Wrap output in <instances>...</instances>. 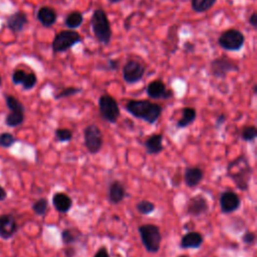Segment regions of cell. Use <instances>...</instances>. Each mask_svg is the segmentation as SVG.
<instances>
[{
    "mask_svg": "<svg viewBox=\"0 0 257 257\" xmlns=\"http://www.w3.org/2000/svg\"><path fill=\"white\" fill-rule=\"evenodd\" d=\"M125 109L133 117L142 119L149 125L156 124L163 112V108L159 104L147 99H130Z\"/></svg>",
    "mask_w": 257,
    "mask_h": 257,
    "instance_id": "cell-1",
    "label": "cell"
},
{
    "mask_svg": "<svg viewBox=\"0 0 257 257\" xmlns=\"http://www.w3.org/2000/svg\"><path fill=\"white\" fill-rule=\"evenodd\" d=\"M253 170L245 155L238 156L227 166V176L241 191H247Z\"/></svg>",
    "mask_w": 257,
    "mask_h": 257,
    "instance_id": "cell-2",
    "label": "cell"
},
{
    "mask_svg": "<svg viewBox=\"0 0 257 257\" xmlns=\"http://www.w3.org/2000/svg\"><path fill=\"white\" fill-rule=\"evenodd\" d=\"M91 25L96 40L101 44L108 45L111 42L113 32L108 14L104 9L98 8L94 11L91 19Z\"/></svg>",
    "mask_w": 257,
    "mask_h": 257,
    "instance_id": "cell-3",
    "label": "cell"
},
{
    "mask_svg": "<svg viewBox=\"0 0 257 257\" xmlns=\"http://www.w3.org/2000/svg\"><path fill=\"white\" fill-rule=\"evenodd\" d=\"M141 241L150 253H157L161 248L162 234L160 228L154 224H144L138 228Z\"/></svg>",
    "mask_w": 257,
    "mask_h": 257,
    "instance_id": "cell-4",
    "label": "cell"
},
{
    "mask_svg": "<svg viewBox=\"0 0 257 257\" xmlns=\"http://www.w3.org/2000/svg\"><path fill=\"white\" fill-rule=\"evenodd\" d=\"M82 42L80 34L75 29H66L59 31L53 40V50L55 54L65 53L78 43Z\"/></svg>",
    "mask_w": 257,
    "mask_h": 257,
    "instance_id": "cell-5",
    "label": "cell"
},
{
    "mask_svg": "<svg viewBox=\"0 0 257 257\" xmlns=\"http://www.w3.org/2000/svg\"><path fill=\"white\" fill-rule=\"evenodd\" d=\"M99 110L101 119L110 124H116L121 116L118 101L112 96L105 94L99 99Z\"/></svg>",
    "mask_w": 257,
    "mask_h": 257,
    "instance_id": "cell-6",
    "label": "cell"
},
{
    "mask_svg": "<svg viewBox=\"0 0 257 257\" xmlns=\"http://www.w3.org/2000/svg\"><path fill=\"white\" fill-rule=\"evenodd\" d=\"M245 43V37L242 31L238 29H227L220 34L218 44L221 48L228 51L241 50Z\"/></svg>",
    "mask_w": 257,
    "mask_h": 257,
    "instance_id": "cell-7",
    "label": "cell"
},
{
    "mask_svg": "<svg viewBox=\"0 0 257 257\" xmlns=\"http://www.w3.org/2000/svg\"><path fill=\"white\" fill-rule=\"evenodd\" d=\"M239 71H240V67L238 63L227 56H221L210 62L211 75L216 79H224L228 74L238 73Z\"/></svg>",
    "mask_w": 257,
    "mask_h": 257,
    "instance_id": "cell-8",
    "label": "cell"
},
{
    "mask_svg": "<svg viewBox=\"0 0 257 257\" xmlns=\"http://www.w3.org/2000/svg\"><path fill=\"white\" fill-rule=\"evenodd\" d=\"M84 146L90 154H98L104 145V136L97 125H89L83 131Z\"/></svg>",
    "mask_w": 257,
    "mask_h": 257,
    "instance_id": "cell-9",
    "label": "cell"
},
{
    "mask_svg": "<svg viewBox=\"0 0 257 257\" xmlns=\"http://www.w3.org/2000/svg\"><path fill=\"white\" fill-rule=\"evenodd\" d=\"M146 74V67L136 59H129L123 67L124 80L129 84H134L143 79Z\"/></svg>",
    "mask_w": 257,
    "mask_h": 257,
    "instance_id": "cell-10",
    "label": "cell"
},
{
    "mask_svg": "<svg viewBox=\"0 0 257 257\" xmlns=\"http://www.w3.org/2000/svg\"><path fill=\"white\" fill-rule=\"evenodd\" d=\"M146 93L150 99H169L173 98L174 93L172 90H168L166 84L161 79L151 81L146 89Z\"/></svg>",
    "mask_w": 257,
    "mask_h": 257,
    "instance_id": "cell-11",
    "label": "cell"
},
{
    "mask_svg": "<svg viewBox=\"0 0 257 257\" xmlns=\"http://www.w3.org/2000/svg\"><path fill=\"white\" fill-rule=\"evenodd\" d=\"M240 206L241 200L235 192L227 190L220 195V208L223 214H231L237 211Z\"/></svg>",
    "mask_w": 257,
    "mask_h": 257,
    "instance_id": "cell-12",
    "label": "cell"
},
{
    "mask_svg": "<svg viewBox=\"0 0 257 257\" xmlns=\"http://www.w3.org/2000/svg\"><path fill=\"white\" fill-rule=\"evenodd\" d=\"M208 210H209L208 201L201 194L193 196L187 203L186 211L190 216L199 217L201 215L206 214Z\"/></svg>",
    "mask_w": 257,
    "mask_h": 257,
    "instance_id": "cell-13",
    "label": "cell"
},
{
    "mask_svg": "<svg viewBox=\"0 0 257 257\" xmlns=\"http://www.w3.org/2000/svg\"><path fill=\"white\" fill-rule=\"evenodd\" d=\"M17 231V223L11 214L0 216V237L3 239L11 238Z\"/></svg>",
    "mask_w": 257,
    "mask_h": 257,
    "instance_id": "cell-14",
    "label": "cell"
},
{
    "mask_svg": "<svg viewBox=\"0 0 257 257\" xmlns=\"http://www.w3.org/2000/svg\"><path fill=\"white\" fill-rule=\"evenodd\" d=\"M204 242V237L201 233L196 231L188 232L182 236L180 247L182 249H198Z\"/></svg>",
    "mask_w": 257,
    "mask_h": 257,
    "instance_id": "cell-15",
    "label": "cell"
},
{
    "mask_svg": "<svg viewBox=\"0 0 257 257\" xmlns=\"http://www.w3.org/2000/svg\"><path fill=\"white\" fill-rule=\"evenodd\" d=\"M28 19L27 15L23 11H17L7 19V27L13 32V33H20L24 29V26L27 24Z\"/></svg>",
    "mask_w": 257,
    "mask_h": 257,
    "instance_id": "cell-16",
    "label": "cell"
},
{
    "mask_svg": "<svg viewBox=\"0 0 257 257\" xmlns=\"http://www.w3.org/2000/svg\"><path fill=\"white\" fill-rule=\"evenodd\" d=\"M204 179V171L198 167H187L184 172V182L187 187L194 188Z\"/></svg>",
    "mask_w": 257,
    "mask_h": 257,
    "instance_id": "cell-17",
    "label": "cell"
},
{
    "mask_svg": "<svg viewBox=\"0 0 257 257\" xmlns=\"http://www.w3.org/2000/svg\"><path fill=\"white\" fill-rule=\"evenodd\" d=\"M163 134H155L152 135L144 143L145 150L148 155H158L161 152L164 151L165 147L163 145Z\"/></svg>",
    "mask_w": 257,
    "mask_h": 257,
    "instance_id": "cell-18",
    "label": "cell"
},
{
    "mask_svg": "<svg viewBox=\"0 0 257 257\" xmlns=\"http://www.w3.org/2000/svg\"><path fill=\"white\" fill-rule=\"evenodd\" d=\"M37 17L38 20L44 27H50L57 22L58 14L54 8H51L49 6H42L39 9Z\"/></svg>",
    "mask_w": 257,
    "mask_h": 257,
    "instance_id": "cell-19",
    "label": "cell"
},
{
    "mask_svg": "<svg viewBox=\"0 0 257 257\" xmlns=\"http://www.w3.org/2000/svg\"><path fill=\"white\" fill-rule=\"evenodd\" d=\"M53 205L59 213L65 214L73 207V199L64 193H56L53 197Z\"/></svg>",
    "mask_w": 257,
    "mask_h": 257,
    "instance_id": "cell-20",
    "label": "cell"
},
{
    "mask_svg": "<svg viewBox=\"0 0 257 257\" xmlns=\"http://www.w3.org/2000/svg\"><path fill=\"white\" fill-rule=\"evenodd\" d=\"M126 197V189L124 185L118 181L115 180L111 183L109 187V200L112 204L117 205L121 203Z\"/></svg>",
    "mask_w": 257,
    "mask_h": 257,
    "instance_id": "cell-21",
    "label": "cell"
},
{
    "mask_svg": "<svg viewBox=\"0 0 257 257\" xmlns=\"http://www.w3.org/2000/svg\"><path fill=\"white\" fill-rule=\"evenodd\" d=\"M179 26L177 24H174L170 26L167 34V39L165 40V42L167 43L165 45L166 50L169 53V55H174L176 50H178L179 47V34H178Z\"/></svg>",
    "mask_w": 257,
    "mask_h": 257,
    "instance_id": "cell-22",
    "label": "cell"
},
{
    "mask_svg": "<svg viewBox=\"0 0 257 257\" xmlns=\"http://www.w3.org/2000/svg\"><path fill=\"white\" fill-rule=\"evenodd\" d=\"M197 117V112L194 108H190V107H186L182 110V117L177 122L176 127L178 129H184L189 127L191 124H193L195 122Z\"/></svg>",
    "mask_w": 257,
    "mask_h": 257,
    "instance_id": "cell-23",
    "label": "cell"
},
{
    "mask_svg": "<svg viewBox=\"0 0 257 257\" xmlns=\"http://www.w3.org/2000/svg\"><path fill=\"white\" fill-rule=\"evenodd\" d=\"M81 233L76 228H66L61 232V241L63 245H74L80 240Z\"/></svg>",
    "mask_w": 257,
    "mask_h": 257,
    "instance_id": "cell-24",
    "label": "cell"
},
{
    "mask_svg": "<svg viewBox=\"0 0 257 257\" xmlns=\"http://www.w3.org/2000/svg\"><path fill=\"white\" fill-rule=\"evenodd\" d=\"M63 23L68 29H77L83 23V14L79 11H72L66 15Z\"/></svg>",
    "mask_w": 257,
    "mask_h": 257,
    "instance_id": "cell-25",
    "label": "cell"
},
{
    "mask_svg": "<svg viewBox=\"0 0 257 257\" xmlns=\"http://www.w3.org/2000/svg\"><path fill=\"white\" fill-rule=\"evenodd\" d=\"M217 0H191V7L197 13H204L210 10Z\"/></svg>",
    "mask_w": 257,
    "mask_h": 257,
    "instance_id": "cell-26",
    "label": "cell"
},
{
    "mask_svg": "<svg viewBox=\"0 0 257 257\" xmlns=\"http://www.w3.org/2000/svg\"><path fill=\"white\" fill-rule=\"evenodd\" d=\"M24 121V112L11 111L5 119V124L10 128L20 126Z\"/></svg>",
    "mask_w": 257,
    "mask_h": 257,
    "instance_id": "cell-27",
    "label": "cell"
},
{
    "mask_svg": "<svg viewBox=\"0 0 257 257\" xmlns=\"http://www.w3.org/2000/svg\"><path fill=\"white\" fill-rule=\"evenodd\" d=\"M136 209L140 214L142 215H149L155 211L156 207L155 204L148 201V200H142L136 204Z\"/></svg>",
    "mask_w": 257,
    "mask_h": 257,
    "instance_id": "cell-28",
    "label": "cell"
},
{
    "mask_svg": "<svg viewBox=\"0 0 257 257\" xmlns=\"http://www.w3.org/2000/svg\"><path fill=\"white\" fill-rule=\"evenodd\" d=\"M56 140L59 143H66L71 142L73 139V132L68 129H58L55 132Z\"/></svg>",
    "mask_w": 257,
    "mask_h": 257,
    "instance_id": "cell-29",
    "label": "cell"
},
{
    "mask_svg": "<svg viewBox=\"0 0 257 257\" xmlns=\"http://www.w3.org/2000/svg\"><path fill=\"white\" fill-rule=\"evenodd\" d=\"M48 208V202L45 198H40L37 202H34L32 205V210L39 216L45 215Z\"/></svg>",
    "mask_w": 257,
    "mask_h": 257,
    "instance_id": "cell-30",
    "label": "cell"
},
{
    "mask_svg": "<svg viewBox=\"0 0 257 257\" xmlns=\"http://www.w3.org/2000/svg\"><path fill=\"white\" fill-rule=\"evenodd\" d=\"M257 138V129L255 126H246L241 131V139L245 142H253Z\"/></svg>",
    "mask_w": 257,
    "mask_h": 257,
    "instance_id": "cell-31",
    "label": "cell"
},
{
    "mask_svg": "<svg viewBox=\"0 0 257 257\" xmlns=\"http://www.w3.org/2000/svg\"><path fill=\"white\" fill-rule=\"evenodd\" d=\"M5 100H6V105L8 109L10 110V112L11 111H21V112L25 111L24 106L13 96H6Z\"/></svg>",
    "mask_w": 257,
    "mask_h": 257,
    "instance_id": "cell-32",
    "label": "cell"
},
{
    "mask_svg": "<svg viewBox=\"0 0 257 257\" xmlns=\"http://www.w3.org/2000/svg\"><path fill=\"white\" fill-rule=\"evenodd\" d=\"M81 89L80 88H76V87H68L63 89L62 91H60L58 95L55 96L56 99H64V98H70L76 95H79L81 93Z\"/></svg>",
    "mask_w": 257,
    "mask_h": 257,
    "instance_id": "cell-33",
    "label": "cell"
},
{
    "mask_svg": "<svg viewBox=\"0 0 257 257\" xmlns=\"http://www.w3.org/2000/svg\"><path fill=\"white\" fill-rule=\"evenodd\" d=\"M37 83H38V77L36 76V74L29 73V74H26V77H25V79L21 84L23 87V90L29 91V90H32L34 87H36Z\"/></svg>",
    "mask_w": 257,
    "mask_h": 257,
    "instance_id": "cell-34",
    "label": "cell"
},
{
    "mask_svg": "<svg viewBox=\"0 0 257 257\" xmlns=\"http://www.w3.org/2000/svg\"><path fill=\"white\" fill-rule=\"evenodd\" d=\"M15 143V138L9 133H3L0 135V146L2 148H9Z\"/></svg>",
    "mask_w": 257,
    "mask_h": 257,
    "instance_id": "cell-35",
    "label": "cell"
},
{
    "mask_svg": "<svg viewBox=\"0 0 257 257\" xmlns=\"http://www.w3.org/2000/svg\"><path fill=\"white\" fill-rule=\"evenodd\" d=\"M26 77V73L22 70H17L12 75V82L14 84H21Z\"/></svg>",
    "mask_w": 257,
    "mask_h": 257,
    "instance_id": "cell-36",
    "label": "cell"
},
{
    "mask_svg": "<svg viewBox=\"0 0 257 257\" xmlns=\"http://www.w3.org/2000/svg\"><path fill=\"white\" fill-rule=\"evenodd\" d=\"M255 239H256L255 233L252 231H246L242 235V241L246 245H252L255 242Z\"/></svg>",
    "mask_w": 257,
    "mask_h": 257,
    "instance_id": "cell-37",
    "label": "cell"
},
{
    "mask_svg": "<svg viewBox=\"0 0 257 257\" xmlns=\"http://www.w3.org/2000/svg\"><path fill=\"white\" fill-rule=\"evenodd\" d=\"M94 257H110V254H109V250L106 246H101L99 247L97 252L95 253Z\"/></svg>",
    "mask_w": 257,
    "mask_h": 257,
    "instance_id": "cell-38",
    "label": "cell"
},
{
    "mask_svg": "<svg viewBox=\"0 0 257 257\" xmlns=\"http://www.w3.org/2000/svg\"><path fill=\"white\" fill-rule=\"evenodd\" d=\"M65 257H75L77 255V250L73 245H68L63 250Z\"/></svg>",
    "mask_w": 257,
    "mask_h": 257,
    "instance_id": "cell-39",
    "label": "cell"
},
{
    "mask_svg": "<svg viewBox=\"0 0 257 257\" xmlns=\"http://www.w3.org/2000/svg\"><path fill=\"white\" fill-rule=\"evenodd\" d=\"M195 44L193 42H190V41H187L185 42L184 44V51L186 54H192L195 51Z\"/></svg>",
    "mask_w": 257,
    "mask_h": 257,
    "instance_id": "cell-40",
    "label": "cell"
},
{
    "mask_svg": "<svg viewBox=\"0 0 257 257\" xmlns=\"http://www.w3.org/2000/svg\"><path fill=\"white\" fill-rule=\"evenodd\" d=\"M108 70L109 71H117L119 68V61L116 60V59H110L108 60Z\"/></svg>",
    "mask_w": 257,
    "mask_h": 257,
    "instance_id": "cell-41",
    "label": "cell"
},
{
    "mask_svg": "<svg viewBox=\"0 0 257 257\" xmlns=\"http://www.w3.org/2000/svg\"><path fill=\"white\" fill-rule=\"evenodd\" d=\"M248 23L253 27L256 28L257 27V13L254 11L251 13V15L249 16L248 19Z\"/></svg>",
    "mask_w": 257,
    "mask_h": 257,
    "instance_id": "cell-42",
    "label": "cell"
},
{
    "mask_svg": "<svg viewBox=\"0 0 257 257\" xmlns=\"http://www.w3.org/2000/svg\"><path fill=\"white\" fill-rule=\"evenodd\" d=\"M226 121V116L225 115H220L217 117V119H216V128H220L222 125H223Z\"/></svg>",
    "mask_w": 257,
    "mask_h": 257,
    "instance_id": "cell-43",
    "label": "cell"
},
{
    "mask_svg": "<svg viewBox=\"0 0 257 257\" xmlns=\"http://www.w3.org/2000/svg\"><path fill=\"white\" fill-rule=\"evenodd\" d=\"M6 196H7L6 191L3 189V188H2L1 186H0V202L3 201V200H5Z\"/></svg>",
    "mask_w": 257,
    "mask_h": 257,
    "instance_id": "cell-44",
    "label": "cell"
},
{
    "mask_svg": "<svg viewBox=\"0 0 257 257\" xmlns=\"http://www.w3.org/2000/svg\"><path fill=\"white\" fill-rule=\"evenodd\" d=\"M108 1L110 2V3H119V2H121V1H123V0H108Z\"/></svg>",
    "mask_w": 257,
    "mask_h": 257,
    "instance_id": "cell-45",
    "label": "cell"
},
{
    "mask_svg": "<svg viewBox=\"0 0 257 257\" xmlns=\"http://www.w3.org/2000/svg\"><path fill=\"white\" fill-rule=\"evenodd\" d=\"M253 93H254V95L257 94V85L256 84L253 85Z\"/></svg>",
    "mask_w": 257,
    "mask_h": 257,
    "instance_id": "cell-46",
    "label": "cell"
},
{
    "mask_svg": "<svg viewBox=\"0 0 257 257\" xmlns=\"http://www.w3.org/2000/svg\"><path fill=\"white\" fill-rule=\"evenodd\" d=\"M1 83H2V79H1V77H0V85H1Z\"/></svg>",
    "mask_w": 257,
    "mask_h": 257,
    "instance_id": "cell-47",
    "label": "cell"
},
{
    "mask_svg": "<svg viewBox=\"0 0 257 257\" xmlns=\"http://www.w3.org/2000/svg\"><path fill=\"white\" fill-rule=\"evenodd\" d=\"M178 257H188V256H186V255H180V256H178Z\"/></svg>",
    "mask_w": 257,
    "mask_h": 257,
    "instance_id": "cell-48",
    "label": "cell"
}]
</instances>
